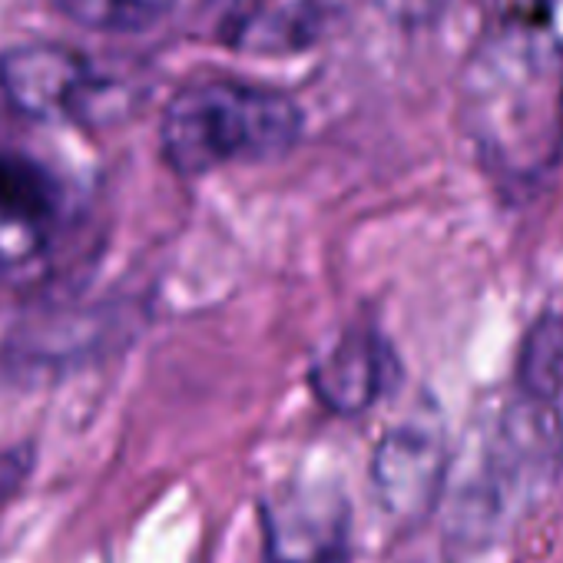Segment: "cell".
Segmentation results:
<instances>
[{
  "instance_id": "1",
  "label": "cell",
  "mask_w": 563,
  "mask_h": 563,
  "mask_svg": "<svg viewBox=\"0 0 563 563\" xmlns=\"http://www.w3.org/2000/svg\"><path fill=\"white\" fill-rule=\"evenodd\" d=\"M457 120L490 186L530 202L563 159V47L523 24L487 37L464 64Z\"/></svg>"
},
{
  "instance_id": "2",
  "label": "cell",
  "mask_w": 563,
  "mask_h": 563,
  "mask_svg": "<svg viewBox=\"0 0 563 563\" xmlns=\"http://www.w3.org/2000/svg\"><path fill=\"white\" fill-rule=\"evenodd\" d=\"M302 130L306 113L289 93L235 77H206L166 103L159 146L173 173L196 179L286 156L299 146Z\"/></svg>"
},
{
  "instance_id": "3",
  "label": "cell",
  "mask_w": 563,
  "mask_h": 563,
  "mask_svg": "<svg viewBox=\"0 0 563 563\" xmlns=\"http://www.w3.org/2000/svg\"><path fill=\"white\" fill-rule=\"evenodd\" d=\"M262 563H349L352 504L339 484H296L258 507Z\"/></svg>"
},
{
  "instance_id": "4",
  "label": "cell",
  "mask_w": 563,
  "mask_h": 563,
  "mask_svg": "<svg viewBox=\"0 0 563 563\" xmlns=\"http://www.w3.org/2000/svg\"><path fill=\"white\" fill-rule=\"evenodd\" d=\"M401 382V362L375 325H352L319 352L309 385L322 408L339 418H358L388 398Z\"/></svg>"
},
{
  "instance_id": "5",
  "label": "cell",
  "mask_w": 563,
  "mask_h": 563,
  "mask_svg": "<svg viewBox=\"0 0 563 563\" xmlns=\"http://www.w3.org/2000/svg\"><path fill=\"white\" fill-rule=\"evenodd\" d=\"M448 471V444L441 421L408 418L395 424L375 448L372 487L378 504L401 520L431 510Z\"/></svg>"
},
{
  "instance_id": "6",
  "label": "cell",
  "mask_w": 563,
  "mask_h": 563,
  "mask_svg": "<svg viewBox=\"0 0 563 563\" xmlns=\"http://www.w3.org/2000/svg\"><path fill=\"white\" fill-rule=\"evenodd\" d=\"M90 87L87 60L60 44H24L0 54V90L31 120H80Z\"/></svg>"
},
{
  "instance_id": "7",
  "label": "cell",
  "mask_w": 563,
  "mask_h": 563,
  "mask_svg": "<svg viewBox=\"0 0 563 563\" xmlns=\"http://www.w3.org/2000/svg\"><path fill=\"white\" fill-rule=\"evenodd\" d=\"M517 401L563 428V312L530 325L517 355Z\"/></svg>"
},
{
  "instance_id": "8",
  "label": "cell",
  "mask_w": 563,
  "mask_h": 563,
  "mask_svg": "<svg viewBox=\"0 0 563 563\" xmlns=\"http://www.w3.org/2000/svg\"><path fill=\"white\" fill-rule=\"evenodd\" d=\"M57 212H60L57 179L31 156L0 153V216L47 232Z\"/></svg>"
},
{
  "instance_id": "9",
  "label": "cell",
  "mask_w": 563,
  "mask_h": 563,
  "mask_svg": "<svg viewBox=\"0 0 563 563\" xmlns=\"http://www.w3.org/2000/svg\"><path fill=\"white\" fill-rule=\"evenodd\" d=\"M176 0H60V11L97 34H146L159 27Z\"/></svg>"
},
{
  "instance_id": "10",
  "label": "cell",
  "mask_w": 563,
  "mask_h": 563,
  "mask_svg": "<svg viewBox=\"0 0 563 563\" xmlns=\"http://www.w3.org/2000/svg\"><path fill=\"white\" fill-rule=\"evenodd\" d=\"M216 18H219V31L239 44L249 41V34L258 27V21L265 18V0H209Z\"/></svg>"
},
{
  "instance_id": "11",
  "label": "cell",
  "mask_w": 563,
  "mask_h": 563,
  "mask_svg": "<svg viewBox=\"0 0 563 563\" xmlns=\"http://www.w3.org/2000/svg\"><path fill=\"white\" fill-rule=\"evenodd\" d=\"M44 242H47L44 229H34V225H24V222L0 216V265L27 262L31 255H37L44 249Z\"/></svg>"
},
{
  "instance_id": "12",
  "label": "cell",
  "mask_w": 563,
  "mask_h": 563,
  "mask_svg": "<svg viewBox=\"0 0 563 563\" xmlns=\"http://www.w3.org/2000/svg\"><path fill=\"white\" fill-rule=\"evenodd\" d=\"M375 4L398 21H431L444 11L448 0H375Z\"/></svg>"
},
{
  "instance_id": "13",
  "label": "cell",
  "mask_w": 563,
  "mask_h": 563,
  "mask_svg": "<svg viewBox=\"0 0 563 563\" xmlns=\"http://www.w3.org/2000/svg\"><path fill=\"white\" fill-rule=\"evenodd\" d=\"M27 471V454L24 451H4L0 454V494L14 490Z\"/></svg>"
}]
</instances>
